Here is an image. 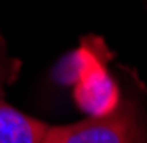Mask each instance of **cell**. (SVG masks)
<instances>
[{"label":"cell","mask_w":147,"mask_h":143,"mask_svg":"<svg viewBox=\"0 0 147 143\" xmlns=\"http://www.w3.org/2000/svg\"><path fill=\"white\" fill-rule=\"evenodd\" d=\"M42 143H147V129L135 101L121 99L107 115L50 125Z\"/></svg>","instance_id":"cell-1"},{"label":"cell","mask_w":147,"mask_h":143,"mask_svg":"<svg viewBox=\"0 0 147 143\" xmlns=\"http://www.w3.org/2000/svg\"><path fill=\"white\" fill-rule=\"evenodd\" d=\"M74 101L90 117L107 115L121 103L117 82L105 68V52L99 42H84L74 54Z\"/></svg>","instance_id":"cell-2"},{"label":"cell","mask_w":147,"mask_h":143,"mask_svg":"<svg viewBox=\"0 0 147 143\" xmlns=\"http://www.w3.org/2000/svg\"><path fill=\"white\" fill-rule=\"evenodd\" d=\"M48 127L0 97V143H42Z\"/></svg>","instance_id":"cell-3"},{"label":"cell","mask_w":147,"mask_h":143,"mask_svg":"<svg viewBox=\"0 0 147 143\" xmlns=\"http://www.w3.org/2000/svg\"><path fill=\"white\" fill-rule=\"evenodd\" d=\"M2 78H4V70H2V66H0V84H2Z\"/></svg>","instance_id":"cell-4"}]
</instances>
